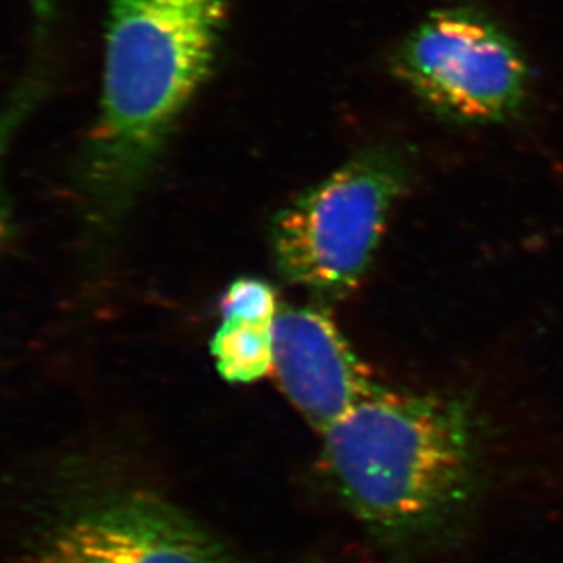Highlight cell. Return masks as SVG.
Listing matches in <instances>:
<instances>
[{
	"mask_svg": "<svg viewBox=\"0 0 563 563\" xmlns=\"http://www.w3.org/2000/svg\"><path fill=\"white\" fill-rule=\"evenodd\" d=\"M211 355L228 383H255L273 372V324L222 320L211 339Z\"/></svg>",
	"mask_w": 563,
	"mask_h": 563,
	"instance_id": "52a82bcc",
	"label": "cell"
},
{
	"mask_svg": "<svg viewBox=\"0 0 563 563\" xmlns=\"http://www.w3.org/2000/svg\"><path fill=\"white\" fill-rule=\"evenodd\" d=\"M273 372L292 407L319 432L377 390L330 314L317 308L278 309Z\"/></svg>",
	"mask_w": 563,
	"mask_h": 563,
	"instance_id": "8992f818",
	"label": "cell"
},
{
	"mask_svg": "<svg viewBox=\"0 0 563 563\" xmlns=\"http://www.w3.org/2000/svg\"><path fill=\"white\" fill-rule=\"evenodd\" d=\"M228 15L229 0H110L99 112L79 162L82 212L98 236L136 206L211 76Z\"/></svg>",
	"mask_w": 563,
	"mask_h": 563,
	"instance_id": "6da1fadb",
	"label": "cell"
},
{
	"mask_svg": "<svg viewBox=\"0 0 563 563\" xmlns=\"http://www.w3.org/2000/svg\"><path fill=\"white\" fill-rule=\"evenodd\" d=\"M320 433L331 485L374 542L419 553L460 531L482 482L465 402L377 388Z\"/></svg>",
	"mask_w": 563,
	"mask_h": 563,
	"instance_id": "7a4b0ae2",
	"label": "cell"
},
{
	"mask_svg": "<svg viewBox=\"0 0 563 563\" xmlns=\"http://www.w3.org/2000/svg\"><path fill=\"white\" fill-rule=\"evenodd\" d=\"M41 92H43V88L38 82V76H32L30 81L22 82L15 93L0 107V255L4 251L8 236H10V207H8L4 184L5 154L10 151L11 143L15 140V134L22 123L26 121L27 115L37 103Z\"/></svg>",
	"mask_w": 563,
	"mask_h": 563,
	"instance_id": "ba28073f",
	"label": "cell"
},
{
	"mask_svg": "<svg viewBox=\"0 0 563 563\" xmlns=\"http://www.w3.org/2000/svg\"><path fill=\"white\" fill-rule=\"evenodd\" d=\"M24 563H240L192 516L159 494L109 487L76 505Z\"/></svg>",
	"mask_w": 563,
	"mask_h": 563,
	"instance_id": "5b68a950",
	"label": "cell"
},
{
	"mask_svg": "<svg viewBox=\"0 0 563 563\" xmlns=\"http://www.w3.org/2000/svg\"><path fill=\"white\" fill-rule=\"evenodd\" d=\"M391 68L428 107L479 125L515 120L532 90L531 60L518 38L466 8L424 16L397 46Z\"/></svg>",
	"mask_w": 563,
	"mask_h": 563,
	"instance_id": "277c9868",
	"label": "cell"
},
{
	"mask_svg": "<svg viewBox=\"0 0 563 563\" xmlns=\"http://www.w3.org/2000/svg\"><path fill=\"white\" fill-rule=\"evenodd\" d=\"M407 173L390 151H368L282 209L273 251L287 280L317 297L342 298L368 272Z\"/></svg>",
	"mask_w": 563,
	"mask_h": 563,
	"instance_id": "3957f363",
	"label": "cell"
},
{
	"mask_svg": "<svg viewBox=\"0 0 563 563\" xmlns=\"http://www.w3.org/2000/svg\"><path fill=\"white\" fill-rule=\"evenodd\" d=\"M220 314L222 320L273 324L278 314L277 292L261 278H240L223 292Z\"/></svg>",
	"mask_w": 563,
	"mask_h": 563,
	"instance_id": "9c48e42d",
	"label": "cell"
}]
</instances>
